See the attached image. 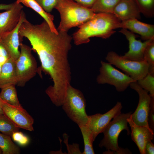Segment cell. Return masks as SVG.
I'll list each match as a JSON object with an SVG mask.
<instances>
[{
    "mask_svg": "<svg viewBox=\"0 0 154 154\" xmlns=\"http://www.w3.org/2000/svg\"><path fill=\"white\" fill-rule=\"evenodd\" d=\"M134 19L121 22V28L128 29L141 36L145 41L154 37V25L145 23Z\"/></svg>",
    "mask_w": 154,
    "mask_h": 154,
    "instance_id": "17",
    "label": "cell"
},
{
    "mask_svg": "<svg viewBox=\"0 0 154 154\" xmlns=\"http://www.w3.org/2000/svg\"><path fill=\"white\" fill-rule=\"evenodd\" d=\"M85 7L91 8L96 0H72Z\"/></svg>",
    "mask_w": 154,
    "mask_h": 154,
    "instance_id": "31",
    "label": "cell"
},
{
    "mask_svg": "<svg viewBox=\"0 0 154 154\" xmlns=\"http://www.w3.org/2000/svg\"><path fill=\"white\" fill-rule=\"evenodd\" d=\"M120 0H96L91 8L95 13H113L114 9Z\"/></svg>",
    "mask_w": 154,
    "mask_h": 154,
    "instance_id": "22",
    "label": "cell"
},
{
    "mask_svg": "<svg viewBox=\"0 0 154 154\" xmlns=\"http://www.w3.org/2000/svg\"><path fill=\"white\" fill-rule=\"evenodd\" d=\"M46 12L50 13L55 8L58 0H35Z\"/></svg>",
    "mask_w": 154,
    "mask_h": 154,
    "instance_id": "29",
    "label": "cell"
},
{
    "mask_svg": "<svg viewBox=\"0 0 154 154\" xmlns=\"http://www.w3.org/2000/svg\"><path fill=\"white\" fill-rule=\"evenodd\" d=\"M23 6L16 1L12 7L0 13V36L13 30L20 20Z\"/></svg>",
    "mask_w": 154,
    "mask_h": 154,
    "instance_id": "14",
    "label": "cell"
},
{
    "mask_svg": "<svg viewBox=\"0 0 154 154\" xmlns=\"http://www.w3.org/2000/svg\"><path fill=\"white\" fill-rule=\"evenodd\" d=\"M19 128L4 114L0 115V132L11 137Z\"/></svg>",
    "mask_w": 154,
    "mask_h": 154,
    "instance_id": "24",
    "label": "cell"
},
{
    "mask_svg": "<svg viewBox=\"0 0 154 154\" xmlns=\"http://www.w3.org/2000/svg\"><path fill=\"white\" fill-rule=\"evenodd\" d=\"M0 98L3 102L11 105L22 106L18 99L15 85H12L1 88Z\"/></svg>",
    "mask_w": 154,
    "mask_h": 154,
    "instance_id": "20",
    "label": "cell"
},
{
    "mask_svg": "<svg viewBox=\"0 0 154 154\" xmlns=\"http://www.w3.org/2000/svg\"><path fill=\"white\" fill-rule=\"evenodd\" d=\"M86 100L82 93L71 85L62 105L67 116L78 126H86L88 120L86 108Z\"/></svg>",
    "mask_w": 154,
    "mask_h": 154,
    "instance_id": "5",
    "label": "cell"
},
{
    "mask_svg": "<svg viewBox=\"0 0 154 154\" xmlns=\"http://www.w3.org/2000/svg\"><path fill=\"white\" fill-rule=\"evenodd\" d=\"M19 47L20 54L15 61L17 79V85L23 87L36 75L38 69L35 59L32 54V49L22 42L20 43Z\"/></svg>",
    "mask_w": 154,
    "mask_h": 154,
    "instance_id": "6",
    "label": "cell"
},
{
    "mask_svg": "<svg viewBox=\"0 0 154 154\" xmlns=\"http://www.w3.org/2000/svg\"><path fill=\"white\" fill-rule=\"evenodd\" d=\"M10 136L0 133V148L3 154H19L21 150L12 141Z\"/></svg>",
    "mask_w": 154,
    "mask_h": 154,
    "instance_id": "21",
    "label": "cell"
},
{
    "mask_svg": "<svg viewBox=\"0 0 154 154\" xmlns=\"http://www.w3.org/2000/svg\"><path fill=\"white\" fill-rule=\"evenodd\" d=\"M26 19L25 13L23 10L20 20L16 27L11 31L4 33L0 36L1 41L10 57L15 61L20 54V51L19 50L21 43L19 34V29L21 24Z\"/></svg>",
    "mask_w": 154,
    "mask_h": 154,
    "instance_id": "13",
    "label": "cell"
},
{
    "mask_svg": "<svg viewBox=\"0 0 154 154\" xmlns=\"http://www.w3.org/2000/svg\"><path fill=\"white\" fill-rule=\"evenodd\" d=\"M101 64L100 73L96 79L98 84L113 85L118 92H122L131 83L134 82L130 76L114 68L110 63L101 61Z\"/></svg>",
    "mask_w": 154,
    "mask_h": 154,
    "instance_id": "8",
    "label": "cell"
},
{
    "mask_svg": "<svg viewBox=\"0 0 154 154\" xmlns=\"http://www.w3.org/2000/svg\"><path fill=\"white\" fill-rule=\"evenodd\" d=\"M148 123L150 128H154V98H152L148 116Z\"/></svg>",
    "mask_w": 154,
    "mask_h": 154,
    "instance_id": "30",
    "label": "cell"
},
{
    "mask_svg": "<svg viewBox=\"0 0 154 154\" xmlns=\"http://www.w3.org/2000/svg\"><path fill=\"white\" fill-rule=\"evenodd\" d=\"M132 113L130 112L127 113H121L114 118L105 128L103 133L104 137L100 141L99 146L104 147L108 151L103 153L104 154H131L127 149L120 148L118 145V139L121 132L125 130L127 134L131 133L128 126L127 119Z\"/></svg>",
    "mask_w": 154,
    "mask_h": 154,
    "instance_id": "4",
    "label": "cell"
},
{
    "mask_svg": "<svg viewBox=\"0 0 154 154\" xmlns=\"http://www.w3.org/2000/svg\"><path fill=\"white\" fill-rule=\"evenodd\" d=\"M140 13L148 17L154 15V0H133Z\"/></svg>",
    "mask_w": 154,
    "mask_h": 154,
    "instance_id": "25",
    "label": "cell"
},
{
    "mask_svg": "<svg viewBox=\"0 0 154 154\" xmlns=\"http://www.w3.org/2000/svg\"><path fill=\"white\" fill-rule=\"evenodd\" d=\"M105 58L108 62L121 70L134 81L142 79L148 72L149 66L144 60L137 61L130 60L113 51L108 52Z\"/></svg>",
    "mask_w": 154,
    "mask_h": 154,
    "instance_id": "7",
    "label": "cell"
},
{
    "mask_svg": "<svg viewBox=\"0 0 154 154\" xmlns=\"http://www.w3.org/2000/svg\"><path fill=\"white\" fill-rule=\"evenodd\" d=\"M17 83L15 61L11 57L2 66L0 73V88L17 85Z\"/></svg>",
    "mask_w": 154,
    "mask_h": 154,
    "instance_id": "18",
    "label": "cell"
},
{
    "mask_svg": "<svg viewBox=\"0 0 154 154\" xmlns=\"http://www.w3.org/2000/svg\"><path fill=\"white\" fill-rule=\"evenodd\" d=\"M144 60L149 66L148 73L154 75V40L146 47L143 54Z\"/></svg>",
    "mask_w": 154,
    "mask_h": 154,
    "instance_id": "26",
    "label": "cell"
},
{
    "mask_svg": "<svg viewBox=\"0 0 154 154\" xmlns=\"http://www.w3.org/2000/svg\"><path fill=\"white\" fill-rule=\"evenodd\" d=\"M3 108L4 114L19 128L34 131V119L22 106H12L3 102Z\"/></svg>",
    "mask_w": 154,
    "mask_h": 154,
    "instance_id": "11",
    "label": "cell"
},
{
    "mask_svg": "<svg viewBox=\"0 0 154 154\" xmlns=\"http://www.w3.org/2000/svg\"><path fill=\"white\" fill-rule=\"evenodd\" d=\"M145 154H154V145L151 141L147 142L145 147Z\"/></svg>",
    "mask_w": 154,
    "mask_h": 154,
    "instance_id": "32",
    "label": "cell"
},
{
    "mask_svg": "<svg viewBox=\"0 0 154 154\" xmlns=\"http://www.w3.org/2000/svg\"><path fill=\"white\" fill-rule=\"evenodd\" d=\"M120 21L114 14L96 13L92 18L79 27L72 37L74 44L79 45L88 43L90 38L106 39L114 34V30L121 28Z\"/></svg>",
    "mask_w": 154,
    "mask_h": 154,
    "instance_id": "2",
    "label": "cell"
},
{
    "mask_svg": "<svg viewBox=\"0 0 154 154\" xmlns=\"http://www.w3.org/2000/svg\"><path fill=\"white\" fill-rule=\"evenodd\" d=\"M59 12L61 21L58 31L67 32L72 27H79L94 16L91 8L84 7L72 0H58L55 8Z\"/></svg>",
    "mask_w": 154,
    "mask_h": 154,
    "instance_id": "3",
    "label": "cell"
},
{
    "mask_svg": "<svg viewBox=\"0 0 154 154\" xmlns=\"http://www.w3.org/2000/svg\"><path fill=\"white\" fill-rule=\"evenodd\" d=\"M11 137L15 141L21 146L26 145L29 141L28 137L19 131L14 132Z\"/></svg>",
    "mask_w": 154,
    "mask_h": 154,
    "instance_id": "28",
    "label": "cell"
},
{
    "mask_svg": "<svg viewBox=\"0 0 154 154\" xmlns=\"http://www.w3.org/2000/svg\"><path fill=\"white\" fill-rule=\"evenodd\" d=\"M137 82L141 88L149 92L151 96L154 98V75L148 73Z\"/></svg>",
    "mask_w": 154,
    "mask_h": 154,
    "instance_id": "27",
    "label": "cell"
},
{
    "mask_svg": "<svg viewBox=\"0 0 154 154\" xmlns=\"http://www.w3.org/2000/svg\"><path fill=\"white\" fill-rule=\"evenodd\" d=\"M129 86L138 93L139 96L137 108L131 115L133 121L137 125L151 129L148 123V116L152 97L147 91L139 86L137 81L132 82Z\"/></svg>",
    "mask_w": 154,
    "mask_h": 154,
    "instance_id": "9",
    "label": "cell"
},
{
    "mask_svg": "<svg viewBox=\"0 0 154 154\" xmlns=\"http://www.w3.org/2000/svg\"><path fill=\"white\" fill-rule=\"evenodd\" d=\"M131 127L132 140L137 146L141 154H145V147L147 143L153 139L154 132L151 129L144 126H139L133 121L131 116L127 119Z\"/></svg>",
    "mask_w": 154,
    "mask_h": 154,
    "instance_id": "15",
    "label": "cell"
},
{
    "mask_svg": "<svg viewBox=\"0 0 154 154\" xmlns=\"http://www.w3.org/2000/svg\"><path fill=\"white\" fill-rule=\"evenodd\" d=\"M79 127L81 132L84 142V149L82 154H95L93 145L94 140L92 133L86 125L80 126Z\"/></svg>",
    "mask_w": 154,
    "mask_h": 154,
    "instance_id": "23",
    "label": "cell"
},
{
    "mask_svg": "<svg viewBox=\"0 0 154 154\" xmlns=\"http://www.w3.org/2000/svg\"><path fill=\"white\" fill-rule=\"evenodd\" d=\"M140 13L133 0H120L115 7L113 14L122 21L139 19Z\"/></svg>",
    "mask_w": 154,
    "mask_h": 154,
    "instance_id": "16",
    "label": "cell"
},
{
    "mask_svg": "<svg viewBox=\"0 0 154 154\" xmlns=\"http://www.w3.org/2000/svg\"><path fill=\"white\" fill-rule=\"evenodd\" d=\"M18 3H22L26 7H29L41 16L48 23L51 30L57 33L58 31L53 23L54 16L45 11L35 0H17Z\"/></svg>",
    "mask_w": 154,
    "mask_h": 154,
    "instance_id": "19",
    "label": "cell"
},
{
    "mask_svg": "<svg viewBox=\"0 0 154 154\" xmlns=\"http://www.w3.org/2000/svg\"><path fill=\"white\" fill-rule=\"evenodd\" d=\"M121 103L117 102L111 109L105 114H96L88 116L86 126L91 131L94 141L98 135L102 133L112 119L121 113Z\"/></svg>",
    "mask_w": 154,
    "mask_h": 154,
    "instance_id": "10",
    "label": "cell"
},
{
    "mask_svg": "<svg viewBox=\"0 0 154 154\" xmlns=\"http://www.w3.org/2000/svg\"><path fill=\"white\" fill-rule=\"evenodd\" d=\"M13 3L6 4H0V10H7L11 8L13 6Z\"/></svg>",
    "mask_w": 154,
    "mask_h": 154,
    "instance_id": "33",
    "label": "cell"
},
{
    "mask_svg": "<svg viewBox=\"0 0 154 154\" xmlns=\"http://www.w3.org/2000/svg\"><path fill=\"white\" fill-rule=\"evenodd\" d=\"M2 66V65H1L0 64V73L1 72Z\"/></svg>",
    "mask_w": 154,
    "mask_h": 154,
    "instance_id": "35",
    "label": "cell"
},
{
    "mask_svg": "<svg viewBox=\"0 0 154 154\" xmlns=\"http://www.w3.org/2000/svg\"><path fill=\"white\" fill-rule=\"evenodd\" d=\"M52 31L45 21L34 25L26 19L21 25L19 34L22 42L27 38L37 53L40 68L49 75L53 85L47 88L51 95L57 97L64 96L70 85L71 71L68 54L71 47L72 37L67 32Z\"/></svg>",
    "mask_w": 154,
    "mask_h": 154,
    "instance_id": "1",
    "label": "cell"
},
{
    "mask_svg": "<svg viewBox=\"0 0 154 154\" xmlns=\"http://www.w3.org/2000/svg\"><path fill=\"white\" fill-rule=\"evenodd\" d=\"M2 154V152L1 149L0 148V154Z\"/></svg>",
    "mask_w": 154,
    "mask_h": 154,
    "instance_id": "36",
    "label": "cell"
},
{
    "mask_svg": "<svg viewBox=\"0 0 154 154\" xmlns=\"http://www.w3.org/2000/svg\"><path fill=\"white\" fill-rule=\"evenodd\" d=\"M119 32L124 35L129 42V50L122 56L124 58L137 61L144 60L143 54L147 46L153 40L154 37L142 42L136 38L137 35L127 29L122 28Z\"/></svg>",
    "mask_w": 154,
    "mask_h": 154,
    "instance_id": "12",
    "label": "cell"
},
{
    "mask_svg": "<svg viewBox=\"0 0 154 154\" xmlns=\"http://www.w3.org/2000/svg\"><path fill=\"white\" fill-rule=\"evenodd\" d=\"M3 101L0 98V115L4 114L3 108Z\"/></svg>",
    "mask_w": 154,
    "mask_h": 154,
    "instance_id": "34",
    "label": "cell"
}]
</instances>
